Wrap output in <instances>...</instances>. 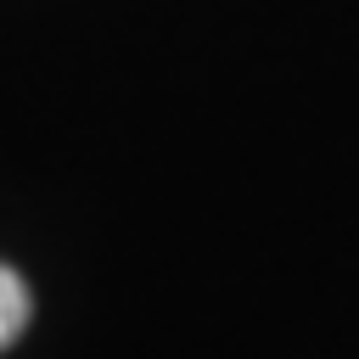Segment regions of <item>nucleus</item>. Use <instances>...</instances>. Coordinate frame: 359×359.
I'll use <instances>...</instances> for the list:
<instances>
[{
	"instance_id": "f257e3e1",
	"label": "nucleus",
	"mask_w": 359,
	"mask_h": 359,
	"mask_svg": "<svg viewBox=\"0 0 359 359\" xmlns=\"http://www.w3.org/2000/svg\"><path fill=\"white\" fill-rule=\"evenodd\" d=\"M28 314H34V297H28L22 275L0 264V348H11L28 331Z\"/></svg>"
}]
</instances>
